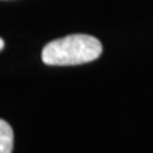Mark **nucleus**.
<instances>
[{"mask_svg": "<svg viewBox=\"0 0 153 153\" xmlns=\"http://www.w3.org/2000/svg\"><path fill=\"white\" fill-rule=\"evenodd\" d=\"M14 135L10 125L0 119V153H12Z\"/></svg>", "mask_w": 153, "mask_h": 153, "instance_id": "nucleus-2", "label": "nucleus"}, {"mask_svg": "<svg viewBox=\"0 0 153 153\" xmlns=\"http://www.w3.org/2000/svg\"><path fill=\"white\" fill-rule=\"evenodd\" d=\"M102 45L97 38L75 33L49 42L42 50V61L46 65H79L98 59Z\"/></svg>", "mask_w": 153, "mask_h": 153, "instance_id": "nucleus-1", "label": "nucleus"}, {"mask_svg": "<svg viewBox=\"0 0 153 153\" xmlns=\"http://www.w3.org/2000/svg\"><path fill=\"white\" fill-rule=\"evenodd\" d=\"M4 45H5V44H4V41H3V38H0V51H1V50L4 49Z\"/></svg>", "mask_w": 153, "mask_h": 153, "instance_id": "nucleus-3", "label": "nucleus"}]
</instances>
